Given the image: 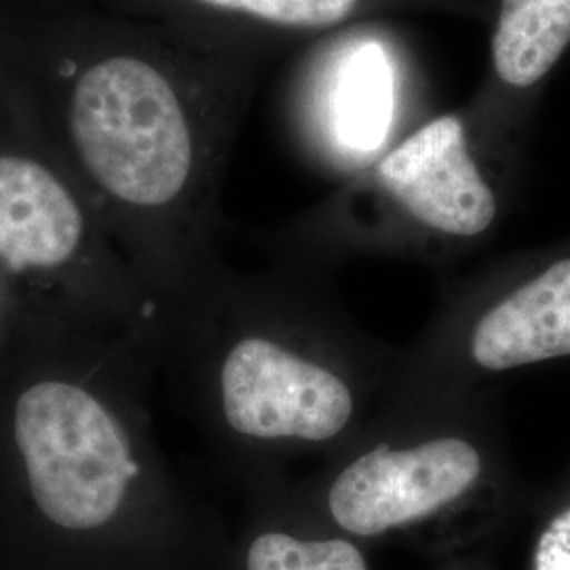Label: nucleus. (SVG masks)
I'll return each mask as SVG.
<instances>
[{"label":"nucleus","mask_w":570,"mask_h":570,"mask_svg":"<svg viewBox=\"0 0 570 570\" xmlns=\"http://www.w3.org/2000/svg\"><path fill=\"white\" fill-rule=\"evenodd\" d=\"M70 131L91 180L131 209H165L195 178V134L183 100L164 72L140 58L112 56L82 72Z\"/></svg>","instance_id":"obj_1"},{"label":"nucleus","mask_w":570,"mask_h":570,"mask_svg":"<svg viewBox=\"0 0 570 570\" xmlns=\"http://www.w3.org/2000/svg\"><path fill=\"white\" fill-rule=\"evenodd\" d=\"M13 431L32 499L61 529H102L140 478L127 429L94 389L70 381L26 389Z\"/></svg>","instance_id":"obj_2"},{"label":"nucleus","mask_w":570,"mask_h":570,"mask_svg":"<svg viewBox=\"0 0 570 570\" xmlns=\"http://www.w3.org/2000/svg\"><path fill=\"white\" fill-rule=\"evenodd\" d=\"M218 387L228 429L258 442H326L353 414L351 389L338 374L261 334L226 351Z\"/></svg>","instance_id":"obj_3"},{"label":"nucleus","mask_w":570,"mask_h":570,"mask_svg":"<svg viewBox=\"0 0 570 570\" xmlns=\"http://www.w3.org/2000/svg\"><path fill=\"white\" fill-rule=\"evenodd\" d=\"M480 471L478 450L459 438L412 449L381 444L341 471L327 508L341 529L374 537L449 505L475 484Z\"/></svg>","instance_id":"obj_4"},{"label":"nucleus","mask_w":570,"mask_h":570,"mask_svg":"<svg viewBox=\"0 0 570 570\" xmlns=\"http://www.w3.org/2000/svg\"><path fill=\"white\" fill-rule=\"evenodd\" d=\"M379 178L416 220L446 235H480L497 216L456 117L428 122L395 146L379 164Z\"/></svg>","instance_id":"obj_5"},{"label":"nucleus","mask_w":570,"mask_h":570,"mask_svg":"<svg viewBox=\"0 0 570 570\" xmlns=\"http://www.w3.org/2000/svg\"><path fill=\"white\" fill-rule=\"evenodd\" d=\"M82 237L81 207L47 167L0 157V261L13 271L58 268L77 256Z\"/></svg>","instance_id":"obj_6"},{"label":"nucleus","mask_w":570,"mask_h":570,"mask_svg":"<svg viewBox=\"0 0 570 570\" xmlns=\"http://www.w3.org/2000/svg\"><path fill=\"white\" fill-rule=\"evenodd\" d=\"M471 355L487 370L570 355V258L492 306L473 330Z\"/></svg>","instance_id":"obj_7"},{"label":"nucleus","mask_w":570,"mask_h":570,"mask_svg":"<svg viewBox=\"0 0 570 570\" xmlns=\"http://www.w3.org/2000/svg\"><path fill=\"white\" fill-rule=\"evenodd\" d=\"M393 104V70L385 49L364 42L348 51L332 91L336 140L351 153H374L387 140Z\"/></svg>","instance_id":"obj_8"},{"label":"nucleus","mask_w":570,"mask_h":570,"mask_svg":"<svg viewBox=\"0 0 570 570\" xmlns=\"http://www.w3.org/2000/svg\"><path fill=\"white\" fill-rule=\"evenodd\" d=\"M569 42L570 0H503L492 41L494 68L513 87H530Z\"/></svg>","instance_id":"obj_9"},{"label":"nucleus","mask_w":570,"mask_h":570,"mask_svg":"<svg viewBox=\"0 0 570 570\" xmlns=\"http://www.w3.org/2000/svg\"><path fill=\"white\" fill-rule=\"evenodd\" d=\"M247 570H367L362 551L345 539L303 541L285 532H263L245 560Z\"/></svg>","instance_id":"obj_10"},{"label":"nucleus","mask_w":570,"mask_h":570,"mask_svg":"<svg viewBox=\"0 0 570 570\" xmlns=\"http://www.w3.org/2000/svg\"><path fill=\"white\" fill-rule=\"evenodd\" d=\"M207 7L242 13L256 20L289 26L320 28L345 20L357 0H199Z\"/></svg>","instance_id":"obj_11"},{"label":"nucleus","mask_w":570,"mask_h":570,"mask_svg":"<svg viewBox=\"0 0 570 570\" xmlns=\"http://www.w3.org/2000/svg\"><path fill=\"white\" fill-rule=\"evenodd\" d=\"M532 570H570V510L556 515L539 537Z\"/></svg>","instance_id":"obj_12"}]
</instances>
